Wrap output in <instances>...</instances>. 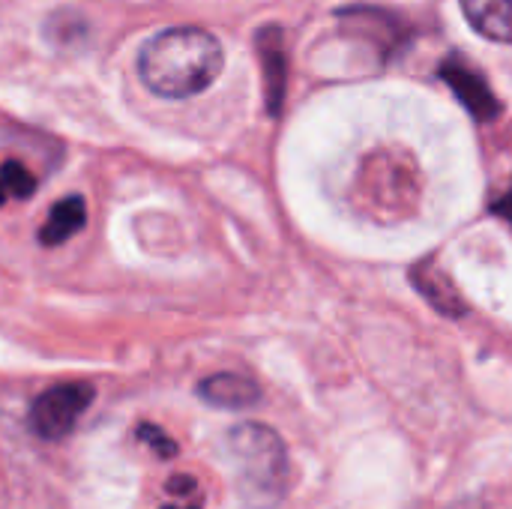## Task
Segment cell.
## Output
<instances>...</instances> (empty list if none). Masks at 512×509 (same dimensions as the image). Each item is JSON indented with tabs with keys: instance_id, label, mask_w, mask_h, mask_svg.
Masks as SVG:
<instances>
[{
	"instance_id": "1",
	"label": "cell",
	"mask_w": 512,
	"mask_h": 509,
	"mask_svg": "<svg viewBox=\"0 0 512 509\" xmlns=\"http://www.w3.org/2000/svg\"><path fill=\"white\" fill-rule=\"evenodd\" d=\"M222 63L225 54L213 33L201 27H171L141 48L138 75L156 96L189 99L219 78Z\"/></svg>"
},
{
	"instance_id": "2",
	"label": "cell",
	"mask_w": 512,
	"mask_h": 509,
	"mask_svg": "<svg viewBox=\"0 0 512 509\" xmlns=\"http://www.w3.org/2000/svg\"><path fill=\"white\" fill-rule=\"evenodd\" d=\"M225 450L234 483L249 509H276L288 492V453L282 438L261 423H240L228 432Z\"/></svg>"
},
{
	"instance_id": "3",
	"label": "cell",
	"mask_w": 512,
	"mask_h": 509,
	"mask_svg": "<svg viewBox=\"0 0 512 509\" xmlns=\"http://www.w3.org/2000/svg\"><path fill=\"white\" fill-rule=\"evenodd\" d=\"M93 402V387L72 381L45 390L30 408V429L45 441L66 438Z\"/></svg>"
},
{
	"instance_id": "4",
	"label": "cell",
	"mask_w": 512,
	"mask_h": 509,
	"mask_svg": "<svg viewBox=\"0 0 512 509\" xmlns=\"http://www.w3.org/2000/svg\"><path fill=\"white\" fill-rule=\"evenodd\" d=\"M441 75L450 81V87L462 96V102H465L480 120H489V117H495V114L501 111V105H498L492 87L483 81V75H480L474 66H468V63H462V60H450V63L441 66Z\"/></svg>"
},
{
	"instance_id": "5",
	"label": "cell",
	"mask_w": 512,
	"mask_h": 509,
	"mask_svg": "<svg viewBox=\"0 0 512 509\" xmlns=\"http://www.w3.org/2000/svg\"><path fill=\"white\" fill-rule=\"evenodd\" d=\"M198 396L213 405V408H225V411H243L252 408L261 399V390L252 378L246 375H234V372H222V375H210L207 381H201Z\"/></svg>"
},
{
	"instance_id": "6",
	"label": "cell",
	"mask_w": 512,
	"mask_h": 509,
	"mask_svg": "<svg viewBox=\"0 0 512 509\" xmlns=\"http://www.w3.org/2000/svg\"><path fill=\"white\" fill-rule=\"evenodd\" d=\"M87 225V204L81 195H66L63 201H57L45 219V225L39 228V243L42 246H60L69 237H75L81 228Z\"/></svg>"
},
{
	"instance_id": "7",
	"label": "cell",
	"mask_w": 512,
	"mask_h": 509,
	"mask_svg": "<svg viewBox=\"0 0 512 509\" xmlns=\"http://www.w3.org/2000/svg\"><path fill=\"white\" fill-rule=\"evenodd\" d=\"M462 12L477 33L495 42H512V0H462Z\"/></svg>"
},
{
	"instance_id": "8",
	"label": "cell",
	"mask_w": 512,
	"mask_h": 509,
	"mask_svg": "<svg viewBox=\"0 0 512 509\" xmlns=\"http://www.w3.org/2000/svg\"><path fill=\"white\" fill-rule=\"evenodd\" d=\"M414 285H417V288L426 294V300H429L435 309H441L444 315H450V318L465 315V303H462V297L456 294V288L444 279V273L429 270V264H423V267L414 270Z\"/></svg>"
},
{
	"instance_id": "9",
	"label": "cell",
	"mask_w": 512,
	"mask_h": 509,
	"mask_svg": "<svg viewBox=\"0 0 512 509\" xmlns=\"http://www.w3.org/2000/svg\"><path fill=\"white\" fill-rule=\"evenodd\" d=\"M261 45V60H264V72H267V96H270V108L279 105L282 99V84H285V69H282V42H279V30L267 27L258 39Z\"/></svg>"
},
{
	"instance_id": "10",
	"label": "cell",
	"mask_w": 512,
	"mask_h": 509,
	"mask_svg": "<svg viewBox=\"0 0 512 509\" xmlns=\"http://www.w3.org/2000/svg\"><path fill=\"white\" fill-rule=\"evenodd\" d=\"M36 192V177L27 171V165L6 159L0 165V207L6 201H27Z\"/></svg>"
},
{
	"instance_id": "11",
	"label": "cell",
	"mask_w": 512,
	"mask_h": 509,
	"mask_svg": "<svg viewBox=\"0 0 512 509\" xmlns=\"http://www.w3.org/2000/svg\"><path fill=\"white\" fill-rule=\"evenodd\" d=\"M138 438H141L159 459H174V456H177V444H174L162 429H156V426H150V423H141Z\"/></svg>"
},
{
	"instance_id": "12",
	"label": "cell",
	"mask_w": 512,
	"mask_h": 509,
	"mask_svg": "<svg viewBox=\"0 0 512 509\" xmlns=\"http://www.w3.org/2000/svg\"><path fill=\"white\" fill-rule=\"evenodd\" d=\"M492 210H495L498 216H504V219H507V222L512 225V183L507 186V192H504V195H501V198L492 204Z\"/></svg>"
},
{
	"instance_id": "13",
	"label": "cell",
	"mask_w": 512,
	"mask_h": 509,
	"mask_svg": "<svg viewBox=\"0 0 512 509\" xmlns=\"http://www.w3.org/2000/svg\"><path fill=\"white\" fill-rule=\"evenodd\" d=\"M174 501H180V504H171V507H162V509H201V504H198V495H177Z\"/></svg>"
}]
</instances>
